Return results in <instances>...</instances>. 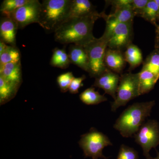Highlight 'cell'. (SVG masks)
I'll return each instance as SVG.
<instances>
[{"label":"cell","instance_id":"cell-1","mask_svg":"<svg viewBox=\"0 0 159 159\" xmlns=\"http://www.w3.org/2000/svg\"><path fill=\"white\" fill-rule=\"evenodd\" d=\"M101 18L100 13L68 19L54 31V39L62 44L85 46L95 38L93 35L94 24Z\"/></svg>","mask_w":159,"mask_h":159},{"label":"cell","instance_id":"cell-2","mask_svg":"<svg viewBox=\"0 0 159 159\" xmlns=\"http://www.w3.org/2000/svg\"><path fill=\"white\" fill-rule=\"evenodd\" d=\"M155 101L136 102L129 106L117 119L114 128L124 138L133 136L149 116Z\"/></svg>","mask_w":159,"mask_h":159},{"label":"cell","instance_id":"cell-3","mask_svg":"<svg viewBox=\"0 0 159 159\" xmlns=\"http://www.w3.org/2000/svg\"><path fill=\"white\" fill-rule=\"evenodd\" d=\"M72 0H43L38 24L48 32L54 31L68 17Z\"/></svg>","mask_w":159,"mask_h":159},{"label":"cell","instance_id":"cell-4","mask_svg":"<svg viewBox=\"0 0 159 159\" xmlns=\"http://www.w3.org/2000/svg\"><path fill=\"white\" fill-rule=\"evenodd\" d=\"M108 42V39L102 35L99 38H95L84 46L88 55L89 74L91 77L97 78L108 70L104 63V56Z\"/></svg>","mask_w":159,"mask_h":159},{"label":"cell","instance_id":"cell-5","mask_svg":"<svg viewBox=\"0 0 159 159\" xmlns=\"http://www.w3.org/2000/svg\"><path fill=\"white\" fill-rule=\"evenodd\" d=\"M139 74L131 72L120 75L116 96L111 102V109L116 111L120 107L125 106L129 101L140 96Z\"/></svg>","mask_w":159,"mask_h":159},{"label":"cell","instance_id":"cell-6","mask_svg":"<svg viewBox=\"0 0 159 159\" xmlns=\"http://www.w3.org/2000/svg\"><path fill=\"white\" fill-rule=\"evenodd\" d=\"M79 144L84 157L93 159H108L102 153V150L106 146L112 145L108 137L94 128L81 136Z\"/></svg>","mask_w":159,"mask_h":159},{"label":"cell","instance_id":"cell-7","mask_svg":"<svg viewBox=\"0 0 159 159\" xmlns=\"http://www.w3.org/2000/svg\"><path fill=\"white\" fill-rule=\"evenodd\" d=\"M135 141L142 147L146 159H153L149 152L159 145V123L156 120H149L141 126L134 135Z\"/></svg>","mask_w":159,"mask_h":159},{"label":"cell","instance_id":"cell-8","mask_svg":"<svg viewBox=\"0 0 159 159\" xmlns=\"http://www.w3.org/2000/svg\"><path fill=\"white\" fill-rule=\"evenodd\" d=\"M41 7V3L38 0H29L8 17L16 23L19 29H22L31 24H38Z\"/></svg>","mask_w":159,"mask_h":159},{"label":"cell","instance_id":"cell-9","mask_svg":"<svg viewBox=\"0 0 159 159\" xmlns=\"http://www.w3.org/2000/svg\"><path fill=\"white\" fill-rule=\"evenodd\" d=\"M133 35V20L120 24L109 38L107 48L123 52L132 43Z\"/></svg>","mask_w":159,"mask_h":159},{"label":"cell","instance_id":"cell-10","mask_svg":"<svg viewBox=\"0 0 159 159\" xmlns=\"http://www.w3.org/2000/svg\"><path fill=\"white\" fill-rule=\"evenodd\" d=\"M100 14L101 18H103L106 23L103 35L108 39L117 26L122 23L134 20L135 17L131 6L114 10L109 15H107L104 12H101Z\"/></svg>","mask_w":159,"mask_h":159},{"label":"cell","instance_id":"cell-11","mask_svg":"<svg viewBox=\"0 0 159 159\" xmlns=\"http://www.w3.org/2000/svg\"><path fill=\"white\" fill-rule=\"evenodd\" d=\"M120 79L119 74L108 69L95 78L93 86L102 89L105 93L110 95L115 99Z\"/></svg>","mask_w":159,"mask_h":159},{"label":"cell","instance_id":"cell-12","mask_svg":"<svg viewBox=\"0 0 159 159\" xmlns=\"http://www.w3.org/2000/svg\"><path fill=\"white\" fill-rule=\"evenodd\" d=\"M17 24L11 18L3 16L0 22V39L8 45L16 46Z\"/></svg>","mask_w":159,"mask_h":159},{"label":"cell","instance_id":"cell-13","mask_svg":"<svg viewBox=\"0 0 159 159\" xmlns=\"http://www.w3.org/2000/svg\"><path fill=\"white\" fill-rule=\"evenodd\" d=\"M104 63L109 70L122 75L126 64L124 53L119 50L107 48L106 50Z\"/></svg>","mask_w":159,"mask_h":159},{"label":"cell","instance_id":"cell-14","mask_svg":"<svg viewBox=\"0 0 159 159\" xmlns=\"http://www.w3.org/2000/svg\"><path fill=\"white\" fill-rule=\"evenodd\" d=\"M0 77L20 88L23 82L21 61L0 66Z\"/></svg>","mask_w":159,"mask_h":159},{"label":"cell","instance_id":"cell-15","mask_svg":"<svg viewBox=\"0 0 159 159\" xmlns=\"http://www.w3.org/2000/svg\"><path fill=\"white\" fill-rule=\"evenodd\" d=\"M68 54L71 63L74 64L89 73V62L88 55L84 46L71 45Z\"/></svg>","mask_w":159,"mask_h":159},{"label":"cell","instance_id":"cell-16","mask_svg":"<svg viewBox=\"0 0 159 159\" xmlns=\"http://www.w3.org/2000/svg\"><path fill=\"white\" fill-rule=\"evenodd\" d=\"M97 12L95 6L89 0H72L68 19L87 16Z\"/></svg>","mask_w":159,"mask_h":159},{"label":"cell","instance_id":"cell-17","mask_svg":"<svg viewBox=\"0 0 159 159\" xmlns=\"http://www.w3.org/2000/svg\"><path fill=\"white\" fill-rule=\"evenodd\" d=\"M138 74L139 93L141 96L150 92L159 79L152 73L145 70H141Z\"/></svg>","mask_w":159,"mask_h":159},{"label":"cell","instance_id":"cell-18","mask_svg":"<svg viewBox=\"0 0 159 159\" xmlns=\"http://www.w3.org/2000/svg\"><path fill=\"white\" fill-rule=\"evenodd\" d=\"M124 55L125 61L129 65V71L134 70L143 62L142 51L134 44H131L127 47Z\"/></svg>","mask_w":159,"mask_h":159},{"label":"cell","instance_id":"cell-19","mask_svg":"<svg viewBox=\"0 0 159 159\" xmlns=\"http://www.w3.org/2000/svg\"><path fill=\"white\" fill-rule=\"evenodd\" d=\"M19 89L0 77V105H4L13 99Z\"/></svg>","mask_w":159,"mask_h":159},{"label":"cell","instance_id":"cell-20","mask_svg":"<svg viewBox=\"0 0 159 159\" xmlns=\"http://www.w3.org/2000/svg\"><path fill=\"white\" fill-rule=\"evenodd\" d=\"M80 99L88 105H97L107 101L106 97L95 90L93 87L89 88L83 92L79 96Z\"/></svg>","mask_w":159,"mask_h":159},{"label":"cell","instance_id":"cell-21","mask_svg":"<svg viewBox=\"0 0 159 159\" xmlns=\"http://www.w3.org/2000/svg\"><path fill=\"white\" fill-rule=\"evenodd\" d=\"M70 63L68 54L66 52L65 48L59 49L56 48L53 50L50 61L51 66L64 70L68 68Z\"/></svg>","mask_w":159,"mask_h":159},{"label":"cell","instance_id":"cell-22","mask_svg":"<svg viewBox=\"0 0 159 159\" xmlns=\"http://www.w3.org/2000/svg\"><path fill=\"white\" fill-rule=\"evenodd\" d=\"M20 52L16 46H7L5 51L0 54V66L9 63L21 61Z\"/></svg>","mask_w":159,"mask_h":159},{"label":"cell","instance_id":"cell-23","mask_svg":"<svg viewBox=\"0 0 159 159\" xmlns=\"http://www.w3.org/2000/svg\"><path fill=\"white\" fill-rule=\"evenodd\" d=\"M158 7L155 0H149L145 7L140 17L146 20L157 27V21L158 19Z\"/></svg>","mask_w":159,"mask_h":159},{"label":"cell","instance_id":"cell-24","mask_svg":"<svg viewBox=\"0 0 159 159\" xmlns=\"http://www.w3.org/2000/svg\"><path fill=\"white\" fill-rule=\"evenodd\" d=\"M142 70L149 71L159 79V51L155 50L143 62Z\"/></svg>","mask_w":159,"mask_h":159},{"label":"cell","instance_id":"cell-25","mask_svg":"<svg viewBox=\"0 0 159 159\" xmlns=\"http://www.w3.org/2000/svg\"><path fill=\"white\" fill-rule=\"evenodd\" d=\"M29 0H4L1 5L0 11L3 16L8 17L16 10L24 6Z\"/></svg>","mask_w":159,"mask_h":159},{"label":"cell","instance_id":"cell-26","mask_svg":"<svg viewBox=\"0 0 159 159\" xmlns=\"http://www.w3.org/2000/svg\"><path fill=\"white\" fill-rule=\"evenodd\" d=\"M74 77L73 73L71 72L60 74L57 77V84L61 92L65 93L69 91L71 83Z\"/></svg>","mask_w":159,"mask_h":159},{"label":"cell","instance_id":"cell-27","mask_svg":"<svg viewBox=\"0 0 159 159\" xmlns=\"http://www.w3.org/2000/svg\"><path fill=\"white\" fill-rule=\"evenodd\" d=\"M116 159H139V153L134 148L122 144Z\"/></svg>","mask_w":159,"mask_h":159},{"label":"cell","instance_id":"cell-28","mask_svg":"<svg viewBox=\"0 0 159 159\" xmlns=\"http://www.w3.org/2000/svg\"><path fill=\"white\" fill-rule=\"evenodd\" d=\"M149 0H133L131 5L134 16H140Z\"/></svg>","mask_w":159,"mask_h":159},{"label":"cell","instance_id":"cell-29","mask_svg":"<svg viewBox=\"0 0 159 159\" xmlns=\"http://www.w3.org/2000/svg\"><path fill=\"white\" fill-rule=\"evenodd\" d=\"M85 79L86 76L84 75L79 77H74L69 88V91L70 93L72 94L78 93H79V89L84 85L83 81Z\"/></svg>","mask_w":159,"mask_h":159},{"label":"cell","instance_id":"cell-30","mask_svg":"<svg viewBox=\"0 0 159 159\" xmlns=\"http://www.w3.org/2000/svg\"><path fill=\"white\" fill-rule=\"evenodd\" d=\"M133 0H112L106 1V3L112 6L114 10L131 6Z\"/></svg>","mask_w":159,"mask_h":159},{"label":"cell","instance_id":"cell-31","mask_svg":"<svg viewBox=\"0 0 159 159\" xmlns=\"http://www.w3.org/2000/svg\"><path fill=\"white\" fill-rule=\"evenodd\" d=\"M156 39V50L159 51V25L157 26Z\"/></svg>","mask_w":159,"mask_h":159},{"label":"cell","instance_id":"cell-32","mask_svg":"<svg viewBox=\"0 0 159 159\" xmlns=\"http://www.w3.org/2000/svg\"><path fill=\"white\" fill-rule=\"evenodd\" d=\"M8 45L3 42L2 40H0V54H2L7 48Z\"/></svg>","mask_w":159,"mask_h":159},{"label":"cell","instance_id":"cell-33","mask_svg":"<svg viewBox=\"0 0 159 159\" xmlns=\"http://www.w3.org/2000/svg\"><path fill=\"white\" fill-rule=\"evenodd\" d=\"M156 2L158 7V20H159V0H155Z\"/></svg>","mask_w":159,"mask_h":159},{"label":"cell","instance_id":"cell-34","mask_svg":"<svg viewBox=\"0 0 159 159\" xmlns=\"http://www.w3.org/2000/svg\"><path fill=\"white\" fill-rule=\"evenodd\" d=\"M153 159H159V152H157V156L155 158H154Z\"/></svg>","mask_w":159,"mask_h":159}]
</instances>
